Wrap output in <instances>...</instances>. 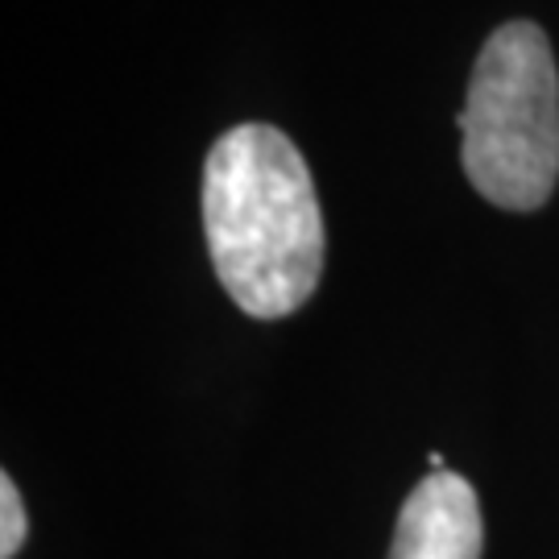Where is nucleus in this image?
Listing matches in <instances>:
<instances>
[{
  "label": "nucleus",
  "instance_id": "nucleus-1",
  "mask_svg": "<svg viewBox=\"0 0 559 559\" xmlns=\"http://www.w3.org/2000/svg\"><path fill=\"white\" fill-rule=\"evenodd\" d=\"M203 233L245 316L282 320L316 295L323 212L299 145L274 124L228 129L203 162Z\"/></svg>",
  "mask_w": 559,
  "mask_h": 559
},
{
  "label": "nucleus",
  "instance_id": "nucleus-2",
  "mask_svg": "<svg viewBox=\"0 0 559 559\" xmlns=\"http://www.w3.org/2000/svg\"><path fill=\"white\" fill-rule=\"evenodd\" d=\"M460 162L480 200L535 212L559 182V71L535 21H506L480 46L460 108Z\"/></svg>",
  "mask_w": 559,
  "mask_h": 559
},
{
  "label": "nucleus",
  "instance_id": "nucleus-3",
  "mask_svg": "<svg viewBox=\"0 0 559 559\" xmlns=\"http://www.w3.org/2000/svg\"><path fill=\"white\" fill-rule=\"evenodd\" d=\"M485 522L477 489L443 468L419 480L399 510L390 559H480Z\"/></svg>",
  "mask_w": 559,
  "mask_h": 559
},
{
  "label": "nucleus",
  "instance_id": "nucleus-4",
  "mask_svg": "<svg viewBox=\"0 0 559 559\" xmlns=\"http://www.w3.org/2000/svg\"><path fill=\"white\" fill-rule=\"evenodd\" d=\"M25 543V506L13 477H0V559H13Z\"/></svg>",
  "mask_w": 559,
  "mask_h": 559
}]
</instances>
